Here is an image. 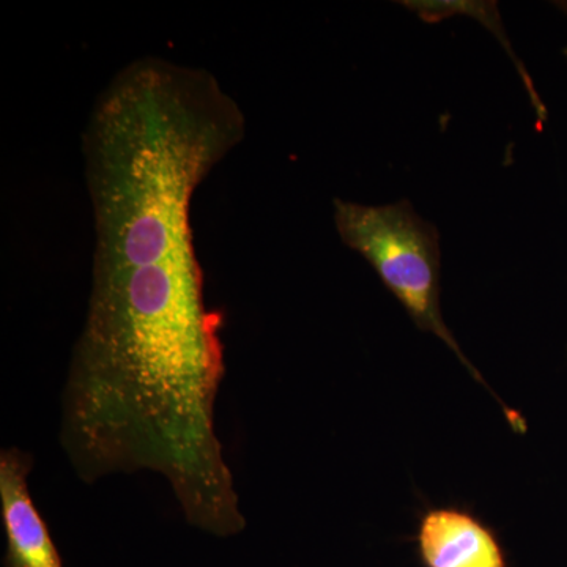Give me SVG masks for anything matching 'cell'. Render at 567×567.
I'll use <instances>...</instances> for the list:
<instances>
[{
	"instance_id": "cell-1",
	"label": "cell",
	"mask_w": 567,
	"mask_h": 567,
	"mask_svg": "<svg viewBox=\"0 0 567 567\" xmlns=\"http://www.w3.org/2000/svg\"><path fill=\"white\" fill-rule=\"evenodd\" d=\"M245 134L244 111L210 71L142 58L112 78L82 134L95 226L84 328L104 334L223 330L221 315L205 301L192 203Z\"/></svg>"
},
{
	"instance_id": "cell-2",
	"label": "cell",
	"mask_w": 567,
	"mask_h": 567,
	"mask_svg": "<svg viewBox=\"0 0 567 567\" xmlns=\"http://www.w3.org/2000/svg\"><path fill=\"white\" fill-rule=\"evenodd\" d=\"M333 205L334 226L342 244L363 256L416 327L436 336L456 354L468 374L492 393L443 320L440 306L442 252L434 224L421 218L406 199L386 205L334 199Z\"/></svg>"
},
{
	"instance_id": "cell-3",
	"label": "cell",
	"mask_w": 567,
	"mask_h": 567,
	"mask_svg": "<svg viewBox=\"0 0 567 567\" xmlns=\"http://www.w3.org/2000/svg\"><path fill=\"white\" fill-rule=\"evenodd\" d=\"M33 458L9 447L0 453V516L6 529V567H63L47 522L29 488Z\"/></svg>"
},
{
	"instance_id": "cell-4",
	"label": "cell",
	"mask_w": 567,
	"mask_h": 567,
	"mask_svg": "<svg viewBox=\"0 0 567 567\" xmlns=\"http://www.w3.org/2000/svg\"><path fill=\"white\" fill-rule=\"evenodd\" d=\"M417 544L427 567H506L494 535L462 511H431L421 522Z\"/></svg>"
},
{
	"instance_id": "cell-5",
	"label": "cell",
	"mask_w": 567,
	"mask_h": 567,
	"mask_svg": "<svg viewBox=\"0 0 567 567\" xmlns=\"http://www.w3.org/2000/svg\"><path fill=\"white\" fill-rule=\"evenodd\" d=\"M405 9L412 10L416 13L421 20L425 22H439L447 20V18L456 17H470L473 20L480 22L481 25L487 29L492 35L502 44L505 50L507 58L513 61L516 66L518 76L525 82V87L529 93L533 106L536 107L537 114L543 117L544 107L539 102V96L536 95L535 89H533L532 80H529L527 70L518 61L516 52L513 50L509 39H507L505 28H503L502 17H499L498 7L495 2H466V0H457V2H401Z\"/></svg>"
}]
</instances>
